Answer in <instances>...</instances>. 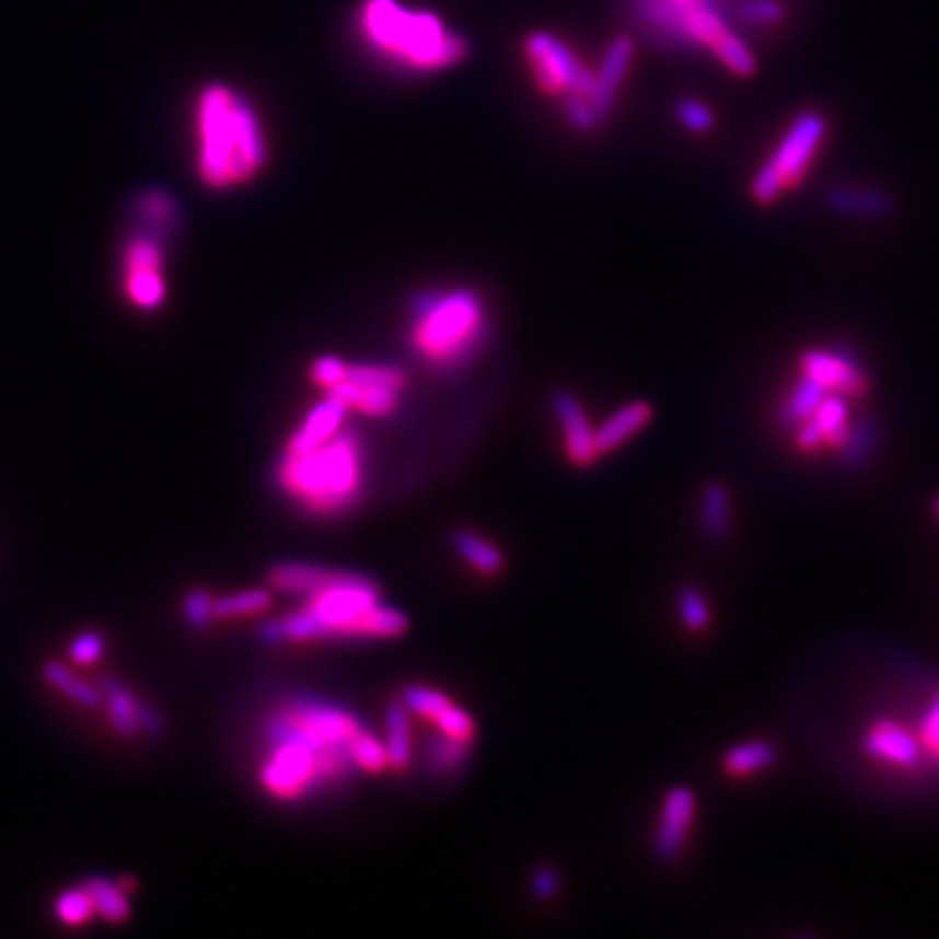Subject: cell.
<instances>
[{
	"label": "cell",
	"instance_id": "4316f807",
	"mask_svg": "<svg viewBox=\"0 0 939 939\" xmlns=\"http://www.w3.org/2000/svg\"><path fill=\"white\" fill-rule=\"evenodd\" d=\"M83 890L92 899L94 912L107 923L120 925L129 918V901L118 883H112L107 879H90L83 883Z\"/></svg>",
	"mask_w": 939,
	"mask_h": 939
},
{
	"label": "cell",
	"instance_id": "44dd1931",
	"mask_svg": "<svg viewBox=\"0 0 939 939\" xmlns=\"http://www.w3.org/2000/svg\"><path fill=\"white\" fill-rule=\"evenodd\" d=\"M42 672H44V679L48 681V685H53L57 692H61L66 698H70L79 707L98 709L103 705L101 687L83 681L61 661H48Z\"/></svg>",
	"mask_w": 939,
	"mask_h": 939
},
{
	"label": "cell",
	"instance_id": "2e32d148",
	"mask_svg": "<svg viewBox=\"0 0 939 939\" xmlns=\"http://www.w3.org/2000/svg\"><path fill=\"white\" fill-rule=\"evenodd\" d=\"M824 202L839 216L861 220H881L888 218L894 209L892 198L883 189L859 185L828 187L824 194Z\"/></svg>",
	"mask_w": 939,
	"mask_h": 939
},
{
	"label": "cell",
	"instance_id": "83f0119b",
	"mask_svg": "<svg viewBox=\"0 0 939 939\" xmlns=\"http://www.w3.org/2000/svg\"><path fill=\"white\" fill-rule=\"evenodd\" d=\"M270 605H273V594L268 590L255 588V590H244V592H235V594L216 599L213 614L220 621H231V618L262 614Z\"/></svg>",
	"mask_w": 939,
	"mask_h": 939
},
{
	"label": "cell",
	"instance_id": "d6986e66",
	"mask_svg": "<svg viewBox=\"0 0 939 939\" xmlns=\"http://www.w3.org/2000/svg\"><path fill=\"white\" fill-rule=\"evenodd\" d=\"M101 692H103V703H107V718H109L112 727L123 738L140 735L142 733V720H140L142 700H136V696L114 679H105L101 683Z\"/></svg>",
	"mask_w": 939,
	"mask_h": 939
},
{
	"label": "cell",
	"instance_id": "6da1fadb",
	"mask_svg": "<svg viewBox=\"0 0 939 939\" xmlns=\"http://www.w3.org/2000/svg\"><path fill=\"white\" fill-rule=\"evenodd\" d=\"M194 167L213 192L251 183L266 163L268 147L255 105L227 83L205 85L194 101Z\"/></svg>",
	"mask_w": 939,
	"mask_h": 939
},
{
	"label": "cell",
	"instance_id": "8d00e7d4",
	"mask_svg": "<svg viewBox=\"0 0 939 939\" xmlns=\"http://www.w3.org/2000/svg\"><path fill=\"white\" fill-rule=\"evenodd\" d=\"M433 722H436V727H438L440 733H444L449 738H455V740H462V742H470L472 735H474V720H472V716H470L466 709H462V707H457L453 703L442 714H438V718Z\"/></svg>",
	"mask_w": 939,
	"mask_h": 939
},
{
	"label": "cell",
	"instance_id": "ba28073f",
	"mask_svg": "<svg viewBox=\"0 0 939 939\" xmlns=\"http://www.w3.org/2000/svg\"><path fill=\"white\" fill-rule=\"evenodd\" d=\"M405 385L407 376L401 368L381 363H348L346 379L326 394L339 398L346 409H357L366 416L383 418L398 407V398Z\"/></svg>",
	"mask_w": 939,
	"mask_h": 939
},
{
	"label": "cell",
	"instance_id": "4fadbf2b",
	"mask_svg": "<svg viewBox=\"0 0 939 939\" xmlns=\"http://www.w3.org/2000/svg\"><path fill=\"white\" fill-rule=\"evenodd\" d=\"M553 411L559 418L570 462L581 468L592 466L601 455L596 447V431L592 429L588 414L577 401V396L559 390L553 396Z\"/></svg>",
	"mask_w": 939,
	"mask_h": 939
},
{
	"label": "cell",
	"instance_id": "f35d334b",
	"mask_svg": "<svg viewBox=\"0 0 939 939\" xmlns=\"http://www.w3.org/2000/svg\"><path fill=\"white\" fill-rule=\"evenodd\" d=\"M213 603L216 599L207 590H192L183 601L185 621L196 628L209 625L216 618Z\"/></svg>",
	"mask_w": 939,
	"mask_h": 939
},
{
	"label": "cell",
	"instance_id": "603a6c76",
	"mask_svg": "<svg viewBox=\"0 0 939 939\" xmlns=\"http://www.w3.org/2000/svg\"><path fill=\"white\" fill-rule=\"evenodd\" d=\"M826 394H828V390L822 383H818L815 379L804 374L793 385L787 403L782 405L781 411H779V420H781L782 427H798L800 422L809 420Z\"/></svg>",
	"mask_w": 939,
	"mask_h": 939
},
{
	"label": "cell",
	"instance_id": "836d02e7",
	"mask_svg": "<svg viewBox=\"0 0 939 939\" xmlns=\"http://www.w3.org/2000/svg\"><path fill=\"white\" fill-rule=\"evenodd\" d=\"M94 905L92 899L88 896V892L83 888L77 890H68L63 892L57 903H55V916L70 927H79L85 925L92 916H94Z\"/></svg>",
	"mask_w": 939,
	"mask_h": 939
},
{
	"label": "cell",
	"instance_id": "8fae6325",
	"mask_svg": "<svg viewBox=\"0 0 939 939\" xmlns=\"http://www.w3.org/2000/svg\"><path fill=\"white\" fill-rule=\"evenodd\" d=\"M863 751L870 760L901 770L916 768L925 755L918 733L888 718L870 724L863 735Z\"/></svg>",
	"mask_w": 939,
	"mask_h": 939
},
{
	"label": "cell",
	"instance_id": "277c9868",
	"mask_svg": "<svg viewBox=\"0 0 939 939\" xmlns=\"http://www.w3.org/2000/svg\"><path fill=\"white\" fill-rule=\"evenodd\" d=\"M361 449L352 433H337L305 453H286L279 483L315 513L346 509L361 487Z\"/></svg>",
	"mask_w": 939,
	"mask_h": 939
},
{
	"label": "cell",
	"instance_id": "ffe728a7",
	"mask_svg": "<svg viewBox=\"0 0 939 939\" xmlns=\"http://www.w3.org/2000/svg\"><path fill=\"white\" fill-rule=\"evenodd\" d=\"M385 751L390 766L396 770H405L411 762L414 753V735H411V714L403 703H392L385 709Z\"/></svg>",
	"mask_w": 939,
	"mask_h": 939
},
{
	"label": "cell",
	"instance_id": "9c48e42d",
	"mask_svg": "<svg viewBox=\"0 0 939 939\" xmlns=\"http://www.w3.org/2000/svg\"><path fill=\"white\" fill-rule=\"evenodd\" d=\"M824 134H826V120L822 114L802 112L793 118L777 151L773 153V159L768 161V165L781 176L785 189L796 187L804 178L813 156L824 140Z\"/></svg>",
	"mask_w": 939,
	"mask_h": 939
},
{
	"label": "cell",
	"instance_id": "74e56055",
	"mask_svg": "<svg viewBox=\"0 0 939 939\" xmlns=\"http://www.w3.org/2000/svg\"><path fill=\"white\" fill-rule=\"evenodd\" d=\"M348 372V363L335 355H322L312 363V381L326 392L337 387Z\"/></svg>",
	"mask_w": 939,
	"mask_h": 939
},
{
	"label": "cell",
	"instance_id": "ab89813d",
	"mask_svg": "<svg viewBox=\"0 0 939 939\" xmlns=\"http://www.w3.org/2000/svg\"><path fill=\"white\" fill-rule=\"evenodd\" d=\"M782 189H785V185H782L781 176L768 163H764L760 167V172L755 174V178H753L751 196L760 205H770V202H775L781 196Z\"/></svg>",
	"mask_w": 939,
	"mask_h": 939
},
{
	"label": "cell",
	"instance_id": "f1b7e54d",
	"mask_svg": "<svg viewBox=\"0 0 939 939\" xmlns=\"http://www.w3.org/2000/svg\"><path fill=\"white\" fill-rule=\"evenodd\" d=\"M879 438V429L877 422L868 416L855 420L853 427H848V436L846 442L842 447V460L848 468H857L861 464L868 462L874 444Z\"/></svg>",
	"mask_w": 939,
	"mask_h": 939
},
{
	"label": "cell",
	"instance_id": "e0dca14e",
	"mask_svg": "<svg viewBox=\"0 0 939 939\" xmlns=\"http://www.w3.org/2000/svg\"><path fill=\"white\" fill-rule=\"evenodd\" d=\"M344 570H333L315 564H301V561H286L277 564L268 572V581L277 592L294 594V596H313L335 583Z\"/></svg>",
	"mask_w": 939,
	"mask_h": 939
},
{
	"label": "cell",
	"instance_id": "7c38bea8",
	"mask_svg": "<svg viewBox=\"0 0 939 939\" xmlns=\"http://www.w3.org/2000/svg\"><path fill=\"white\" fill-rule=\"evenodd\" d=\"M696 818V796L689 787H672L661 804L654 848L661 859L681 855Z\"/></svg>",
	"mask_w": 939,
	"mask_h": 939
},
{
	"label": "cell",
	"instance_id": "7a4b0ae2",
	"mask_svg": "<svg viewBox=\"0 0 939 939\" xmlns=\"http://www.w3.org/2000/svg\"><path fill=\"white\" fill-rule=\"evenodd\" d=\"M409 628L403 612L381 605L379 588L355 572H341L335 583L308 599L301 612L268 621L262 637L268 644L310 641L324 637H398Z\"/></svg>",
	"mask_w": 939,
	"mask_h": 939
},
{
	"label": "cell",
	"instance_id": "7402d4cb",
	"mask_svg": "<svg viewBox=\"0 0 939 939\" xmlns=\"http://www.w3.org/2000/svg\"><path fill=\"white\" fill-rule=\"evenodd\" d=\"M453 546L457 555L480 575H498L505 566L502 553L491 542L468 529H462L453 535Z\"/></svg>",
	"mask_w": 939,
	"mask_h": 939
},
{
	"label": "cell",
	"instance_id": "484cf974",
	"mask_svg": "<svg viewBox=\"0 0 939 939\" xmlns=\"http://www.w3.org/2000/svg\"><path fill=\"white\" fill-rule=\"evenodd\" d=\"M811 420L824 433V442L828 447L842 449L848 436V403L844 394H826Z\"/></svg>",
	"mask_w": 939,
	"mask_h": 939
},
{
	"label": "cell",
	"instance_id": "7bdbcfd3",
	"mask_svg": "<svg viewBox=\"0 0 939 939\" xmlns=\"http://www.w3.org/2000/svg\"><path fill=\"white\" fill-rule=\"evenodd\" d=\"M742 18L753 24H775L782 18V7L777 0H749L742 7Z\"/></svg>",
	"mask_w": 939,
	"mask_h": 939
},
{
	"label": "cell",
	"instance_id": "4dcf8cb0",
	"mask_svg": "<svg viewBox=\"0 0 939 939\" xmlns=\"http://www.w3.org/2000/svg\"><path fill=\"white\" fill-rule=\"evenodd\" d=\"M470 742L449 738L438 731L427 744V762L436 773H449L460 768L468 757Z\"/></svg>",
	"mask_w": 939,
	"mask_h": 939
},
{
	"label": "cell",
	"instance_id": "1f68e13d",
	"mask_svg": "<svg viewBox=\"0 0 939 939\" xmlns=\"http://www.w3.org/2000/svg\"><path fill=\"white\" fill-rule=\"evenodd\" d=\"M714 55L738 77H753L757 70V59L751 53V48L733 33L729 31L714 48Z\"/></svg>",
	"mask_w": 939,
	"mask_h": 939
},
{
	"label": "cell",
	"instance_id": "f6af8a7d",
	"mask_svg": "<svg viewBox=\"0 0 939 939\" xmlns=\"http://www.w3.org/2000/svg\"><path fill=\"white\" fill-rule=\"evenodd\" d=\"M796 444L802 451L809 453V451H818L826 442H824V433L820 431V427L809 418V420H804V422L798 425V429H796Z\"/></svg>",
	"mask_w": 939,
	"mask_h": 939
},
{
	"label": "cell",
	"instance_id": "52a82bcc",
	"mask_svg": "<svg viewBox=\"0 0 939 939\" xmlns=\"http://www.w3.org/2000/svg\"><path fill=\"white\" fill-rule=\"evenodd\" d=\"M123 294L138 312H156L167 299L165 253L161 242L140 233L123 251Z\"/></svg>",
	"mask_w": 939,
	"mask_h": 939
},
{
	"label": "cell",
	"instance_id": "d4e9b609",
	"mask_svg": "<svg viewBox=\"0 0 939 939\" xmlns=\"http://www.w3.org/2000/svg\"><path fill=\"white\" fill-rule=\"evenodd\" d=\"M777 760L775 746L764 740H751L733 746L724 755V770L731 777H751L770 768Z\"/></svg>",
	"mask_w": 939,
	"mask_h": 939
},
{
	"label": "cell",
	"instance_id": "5b68a950",
	"mask_svg": "<svg viewBox=\"0 0 939 939\" xmlns=\"http://www.w3.org/2000/svg\"><path fill=\"white\" fill-rule=\"evenodd\" d=\"M485 333V310L470 290L420 299L411 326L418 355L433 366H453L468 357Z\"/></svg>",
	"mask_w": 939,
	"mask_h": 939
},
{
	"label": "cell",
	"instance_id": "9a60e30c",
	"mask_svg": "<svg viewBox=\"0 0 939 939\" xmlns=\"http://www.w3.org/2000/svg\"><path fill=\"white\" fill-rule=\"evenodd\" d=\"M346 411L348 409L339 398H335L333 394H326V398L313 407L305 416V420L301 422V427L292 433L286 447V453H305L328 442L333 436L339 433Z\"/></svg>",
	"mask_w": 939,
	"mask_h": 939
},
{
	"label": "cell",
	"instance_id": "b9f144b4",
	"mask_svg": "<svg viewBox=\"0 0 939 939\" xmlns=\"http://www.w3.org/2000/svg\"><path fill=\"white\" fill-rule=\"evenodd\" d=\"M105 652V641L96 633H83L72 639L70 657L77 663H94Z\"/></svg>",
	"mask_w": 939,
	"mask_h": 939
},
{
	"label": "cell",
	"instance_id": "d6a6232c",
	"mask_svg": "<svg viewBox=\"0 0 939 939\" xmlns=\"http://www.w3.org/2000/svg\"><path fill=\"white\" fill-rule=\"evenodd\" d=\"M401 703L407 707V711L411 716L436 720L438 714H442L451 705V698L444 692L436 689V687L409 685V687L403 689Z\"/></svg>",
	"mask_w": 939,
	"mask_h": 939
},
{
	"label": "cell",
	"instance_id": "5bb4252c",
	"mask_svg": "<svg viewBox=\"0 0 939 939\" xmlns=\"http://www.w3.org/2000/svg\"><path fill=\"white\" fill-rule=\"evenodd\" d=\"M630 59H633V42L626 35H618L610 44V48L603 57V63H601L599 72L594 74V90H592V96L588 101L590 107L594 109L599 123L607 118V114L616 101V94L625 81Z\"/></svg>",
	"mask_w": 939,
	"mask_h": 939
},
{
	"label": "cell",
	"instance_id": "30bf717a",
	"mask_svg": "<svg viewBox=\"0 0 939 939\" xmlns=\"http://www.w3.org/2000/svg\"><path fill=\"white\" fill-rule=\"evenodd\" d=\"M802 372L828 392L844 396H863L868 392V376L848 348L837 350H804L800 357Z\"/></svg>",
	"mask_w": 939,
	"mask_h": 939
},
{
	"label": "cell",
	"instance_id": "e575fe53",
	"mask_svg": "<svg viewBox=\"0 0 939 939\" xmlns=\"http://www.w3.org/2000/svg\"><path fill=\"white\" fill-rule=\"evenodd\" d=\"M679 616L689 630H705L711 623L707 599L698 588H683L679 594Z\"/></svg>",
	"mask_w": 939,
	"mask_h": 939
},
{
	"label": "cell",
	"instance_id": "cb8c5ba5",
	"mask_svg": "<svg viewBox=\"0 0 939 939\" xmlns=\"http://www.w3.org/2000/svg\"><path fill=\"white\" fill-rule=\"evenodd\" d=\"M700 524L714 540H722L731 529V494L722 483H709L700 494Z\"/></svg>",
	"mask_w": 939,
	"mask_h": 939
},
{
	"label": "cell",
	"instance_id": "f546056e",
	"mask_svg": "<svg viewBox=\"0 0 939 939\" xmlns=\"http://www.w3.org/2000/svg\"><path fill=\"white\" fill-rule=\"evenodd\" d=\"M348 753H350L352 766L366 773H381L390 766L385 744L363 727L352 735L348 744Z\"/></svg>",
	"mask_w": 939,
	"mask_h": 939
},
{
	"label": "cell",
	"instance_id": "ac0fdd59",
	"mask_svg": "<svg viewBox=\"0 0 939 939\" xmlns=\"http://www.w3.org/2000/svg\"><path fill=\"white\" fill-rule=\"evenodd\" d=\"M652 418V407L646 401H633L618 411H614L599 429H596V447L599 453H614L628 442L635 433H639Z\"/></svg>",
	"mask_w": 939,
	"mask_h": 939
},
{
	"label": "cell",
	"instance_id": "ee69618b",
	"mask_svg": "<svg viewBox=\"0 0 939 939\" xmlns=\"http://www.w3.org/2000/svg\"><path fill=\"white\" fill-rule=\"evenodd\" d=\"M559 890V874L550 866H542L531 877V892L540 901H550Z\"/></svg>",
	"mask_w": 939,
	"mask_h": 939
},
{
	"label": "cell",
	"instance_id": "bcb514c9",
	"mask_svg": "<svg viewBox=\"0 0 939 939\" xmlns=\"http://www.w3.org/2000/svg\"><path fill=\"white\" fill-rule=\"evenodd\" d=\"M936 513H938V518H939V496H938V500H936Z\"/></svg>",
	"mask_w": 939,
	"mask_h": 939
},
{
	"label": "cell",
	"instance_id": "60d3db41",
	"mask_svg": "<svg viewBox=\"0 0 939 939\" xmlns=\"http://www.w3.org/2000/svg\"><path fill=\"white\" fill-rule=\"evenodd\" d=\"M918 738L923 742L925 753H929L939 764V694L923 714Z\"/></svg>",
	"mask_w": 939,
	"mask_h": 939
},
{
	"label": "cell",
	"instance_id": "d590c367",
	"mask_svg": "<svg viewBox=\"0 0 939 939\" xmlns=\"http://www.w3.org/2000/svg\"><path fill=\"white\" fill-rule=\"evenodd\" d=\"M674 114L676 120L692 134H707L716 125L714 112L698 98H681Z\"/></svg>",
	"mask_w": 939,
	"mask_h": 939
},
{
	"label": "cell",
	"instance_id": "8992f818",
	"mask_svg": "<svg viewBox=\"0 0 939 939\" xmlns=\"http://www.w3.org/2000/svg\"><path fill=\"white\" fill-rule=\"evenodd\" d=\"M524 50L533 79L542 92L590 101L594 90V72L564 39L540 31L526 37Z\"/></svg>",
	"mask_w": 939,
	"mask_h": 939
},
{
	"label": "cell",
	"instance_id": "3957f363",
	"mask_svg": "<svg viewBox=\"0 0 939 939\" xmlns=\"http://www.w3.org/2000/svg\"><path fill=\"white\" fill-rule=\"evenodd\" d=\"M359 28L374 50L409 70H444L468 55L466 39L447 31L436 13L414 11L398 0H366Z\"/></svg>",
	"mask_w": 939,
	"mask_h": 939
}]
</instances>
